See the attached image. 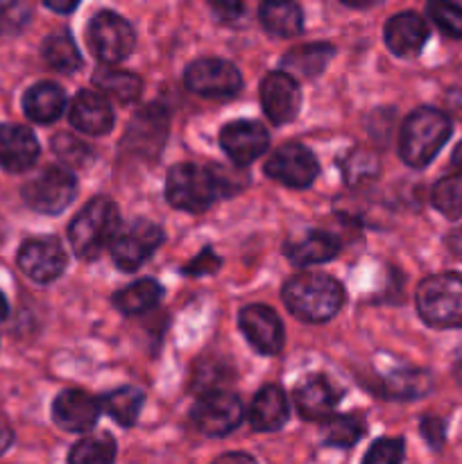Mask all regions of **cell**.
Masks as SVG:
<instances>
[{"instance_id": "obj_1", "label": "cell", "mask_w": 462, "mask_h": 464, "mask_svg": "<svg viewBox=\"0 0 462 464\" xmlns=\"http://www.w3.org/2000/svg\"><path fill=\"white\" fill-rule=\"evenodd\" d=\"M285 308L302 322L320 324L338 315L344 304V288L324 272H302L284 285Z\"/></svg>"}, {"instance_id": "obj_2", "label": "cell", "mask_w": 462, "mask_h": 464, "mask_svg": "<svg viewBox=\"0 0 462 464\" xmlns=\"http://www.w3.org/2000/svg\"><path fill=\"white\" fill-rule=\"evenodd\" d=\"M118 227H120V213H118L116 202L104 195H95L68 227L72 252L82 261H95L111 245Z\"/></svg>"}, {"instance_id": "obj_3", "label": "cell", "mask_w": 462, "mask_h": 464, "mask_svg": "<svg viewBox=\"0 0 462 464\" xmlns=\"http://www.w3.org/2000/svg\"><path fill=\"white\" fill-rule=\"evenodd\" d=\"M451 136V121L444 111L419 107L406 118L399 139V154L410 168H426Z\"/></svg>"}, {"instance_id": "obj_4", "label": "cell", "mask_w": 462, "mask_h": 464, "mask_svg": "<svg viewBox=\"0 0 462 464\" xmlns=\"http://www.w3.org/2000/svg\"><path fill=\"white\" fill-rule=\"evenodd\" d=\"M417 311L421 320L435 329L462 326V276L442 272L424 279L417 288Z\"/></svg>"}, {"instance_id": "obj_5", "label": "cell", "mask_w": 462, "mask_h": 464, "mask_svg": "<svg viewBox=\"0 0 462 464\" xmlns=\"http://www.w3.org/2000/svg\"><path fill=\"white\" fill-rule=\"evenodd\" d=\"M216 177L208 168L195 163H177L166 177V199L170 207L186 213H204L217 199Z\"/></svg>"}, {"instance_id": "obj_6", "label": "cell", "mask_w": 462, "mask_h": 464, "mask_svg": "<svg viewBox=\"0 0 462 464\" xmlns=\"http://www.w3.org/2000/svg\"><path fill=\"white\" fill-rule=\"evenodd\" d=\"M163 238L166 236H163L161 227L152 220H145V218H136L127 225H120L111 245H109L113 263L125 272L139 270L161 247Z\"/></svg>"}, {"instance_id": "obj_7", "label": "cell", "mask_w": 462, "mask_h": 464, "mask_svg": "<svg viewBox=\"0 0 462 464\" xmlns=\"http://www.w3.org/2000/svg\"><path fill=\"white\" fill-rule=\"evenodd\" d=\"M77 195V179L68 168L50 166L23 186V199L32 211L57 216L66 211Z\"/></svg>"}, {"instance_id": "obj_8", "label": "cell", "mask_w": 462, "mask_h": 464, "mask_svg": "<svg viewBox=\"0 0 462 464\" xmlns=\"http://www.w3.org/2000/svg\"><path fill=\"white\" fill-rule=\"evenodd\" d=\"M186 89L199 98L226 100L234 98L243 89V75L238 68L226 59L204 57L195 59L184 72Z\"/></svg>"}, {"instance_id": "obj_9", "label": "cell", "mask_w": 462, "mask_h": 464, "mask_svg": "<svg viewBox=\"0 0 462 464\" xmlns=\"http://www.w3.org/2000/svg\"><path fill=\"white\" fill-rule=\"evenodd\" d=\"M190 417L199 433L208 435V438H225L238 429L245 417V408L234 392L211 390V392L199 394Z\"/></svg>"}, {"instance_id": "obj_10", "label": "cell", "mask_w": 462, "mask_h": 464, "mask_svg": "<svg viewBox=\"0 0 462 464\" xmlns=\"http://www.w3.org/2000/svg\"><path fill=\"white\" fill-rule=\"evenodd\" d=\"M170 130V113L163 104L152 102L134 113L127 127L122 150L131 157L154 159L163 150Z\"/></svg>"}, {"instance_id": "obj_11", "label": "cell", "mask_w": 462, "mask_h": 464, "mask_svg": "<svg viewBox=\"0 0 462 464\" xmlns=\"http://www.w3.org/2000/svg\"><path fill=\"white\" fill-rule=\"evenodd\" d=\"M89 45L102 63H118L134 50V27L118 14L98 12L89 23Z\"/></svg>"}, {"instance_id": "obj_12", "label": "cell", "mask_w": 462, "mask_h": 464, "mask_svg": "<svg viewBox=\"0 0 462 464\" xmlns=\"http://www.w3.org/2000/svg\"><path fill=\"white\" fill-rule=\"evenodd\" d=\"M265 175L288 188H308L320 175V163L306 145L285 143L267 159Z\"/></svg>"}, {"instance_id": "obj_13", "label": "cell", "mask_w": 462, "mask_h": 464, "mask_svg": "<svg viewBox=\"0 0 462 464\" xmlns=\"http://www.w3.org/2000/svg\"><path fill=\"white\" fill-rule=\"evenodd\" d=\"M18 267L36 284H53L66 270V252L57 238H30L18 249Z\"/></svg>"}, {"instance_id": "obj_14", "label": "cell", "mask_w": 462, "mask_h": 464, "mask_svg": "<svg viewBox=\"0 0 462 464\" xmlns=\"http://www.w3.org/2000/svg\"><path fill=\"white\" fill-rule=\"evenodd\" d=\"M238 324L247 343L263 356H276L284 349V324L270 306L249 304L240 311Z\"/></svg>"}, {"instance_id": "obj_15", "label": "cell", "mask_w": 462, "mask_h": 464, "mask_svg": "<svg viewBox=\"0 0 462 464\" xmlns=\"http://www.w3.org/2000/svg\"><path fill=\"white\" fill-rule=\"evenodd\" d=\"M263 111L274 125H285L297 118L302 109V89L297 80L285 71H274L261 82Z\"/></svg>"}, {"instance_id": "obj_16", "label": "cell", "mask_w": 462, "mask_h": 464, "mask_svg": "<svg viewBox=\"0 0 462 464\" xmlns=\"http://www.w3.org/2000/svg\"><path fill=\"white\" fill-rule=\"evenodd\" d=\"M220 145L236 166L245 168L267 152V148H270V134L256 121H236L222 127Z\"/></svg>"}, {"instance_id": "obj_17", "label": "cell", "mask_w": 462, "mask_h": 464, "mask_svg": "<svg viewBox=\"0 0 462 464\" xmlns=\"http://www.w3.org/2000/svg\"><path fill=\"white\" fill-rule=\"evenodd\" d=\"M102 412L100 399L82 392V390H63L53 401L54 424L68 433H89Z\"/></svg>"}, {"instance_id": "obj_18", "label": "cell", "mask_w": 462, "mask_h": 464, "mask_svg": "<svg viewBox=\"0 0 462 464\" xmlns=\"http://www.w3.org/2000/svg\"><path fill=\"white\" fill-rule=\"evenodd\" d=\"M68 121L75 130L89 136H104L113 130V109L104 95L95 91H80L71 100Z\"/></svg>"}, {"instance_id": "obj_19", "label": "cell", "mask_w": 462, "mask_h": 464, "mask_svg": "<svg viewBox=\"0 0 462 464\" xmlns=\"http://www.w3.org/2000/svg\"><path fill=\"white\" fill-rule=\"evenodd\" d=\"M342 399V390L326 379L324 374L308 376L294 392V406L299 415L308 421H322L333 415L335 406Z\"/></svg>"}, {"instance_id": "obj_20", "label": "cell", "mask_w": 462, "mask_h": 464, "mask_svg": "<svg viewBox=\"0 0 462 464\" xmlns=\"http://www.w3.org/2000/svg\"><path fill=\"white\" fill-rule=\"evenodd\" d=\"M39 159V140L23 125H0V166L9 172H25Z\"/></svg>"}, {"instance_id": "obj_21", "label": "cell", "mask_w": 462, "mask_h": 464, "mask_svg": "<svg viewBox=\"0 0 462 464\" xmlns=\"http://www.w3.org/2000/svg\"><path fill=\"white\" fill-rule=\"evenodd\" d=\"M428 41V25L415 12H401L385 23V44L397 57H417Z\"/></svg>"}, {"instance_id": "obj_22", "label": "cell", "mask_w": 462, "mask_h": 464, "mask_svg": "<svg viewBox=\"0 0 462 464\" xmlns=\"http://www.w3.org/2000/svg\"><path fill=\"white\" fill-rule=\"evenodd\" d=\"M249 424L258 433H274L288 421V399L279 385H265L252 399L247 415Z\"/></svg>"}, {"instance_id": "obj_23", "label": "cell", "mask_w": 462, "mask_h": 464, "mask_svg": "<svg viewBox=\"0 0 462 464\" xmlns=\"http://www.w3.org/2000/svg\"><path fill=\"white\" fill-rule=\"evenodd\" d=\"M66 93L54 82H39V84L30 86L23 95V111L30 121L39 122V125H50L57 121L66 109Z\"/></svg>"}, {"instance_id": "obj_24", "label": "cell", "mask_w": 462, "mask_h": 464, "mask_svg": "<svg viewBox=\"0 0 462 464\" xmlns=\"http://www.w3.org/2000/svg\"><path fill=\"white\" fill-rule=\"evenodd\" d=\"M340 240L333 234L322 229H311L297 240H290L285 245V256L294 266H315V263H326L338 256Z\"/></svg>"}, {"instance_id": "obj_25", "label": "cell", "mask_w": 462, "mask_h": 464, "mask_svg": "<svg viewBox=\"0 0 462 464\" xmlns=\"http://www.w3.org/2000/svg\"><path fill=\"white\" fill-rule=\"evenodd\" d=\"M93 84L100 93H104V98L118 104L136 102L140 98V91H143V82L134 72L113 68L111 63H102V66L95 68Z\"/></svg>"}, {"instance_id": "obj_26", "label": "cell", "mask_w": 462, "mask_h": 464, "mask_svg": "<svg viewBox=\"0 0 462 464\" xmlns=\"http://www.w3.org/2000/svg\"><path fill=\"white\" fill-rule=\"evenodd\" d=\"M258 21L265 32L274 36H297L303 30V14L290 0H263L258 7Z\"/></svg>"}, {"instance_id": "obj_27", "label": "cell", "mask_w": 462, "mask_h": 464, "mask_svg": "<svg viewBox=\"0 0 462 464\" xmlns=\"http://www.w3.org/2000/svg\"><path fill=\"white\" fill-rule=\"evenodd\" d=\"M335 50L329 44H306L297 45L290 53L284 54L281 66L293 77H315L326 68V63L333 59Z\"/></svg>"}, {"instance_id": "obj_28", "label": "cell", "mask_w": 462, "mask_h": 464, "mask_svg": "<svg viewBox=\"0 0 462 464\" xmlns=\"http://www.w3.org/2000/svg\"><path fill=\"white\" fill-rule=\"evenodd\" d=\"M163 288L159 281L154 279H140L134 281L127 288L118 290L113 295V306L122 313V315H140V313H148L161 302Z\"/></svg>"}, {"instance_id": "obj_29", "label": "cell", "mask_w": 462, "mask_h": 464, "mask_svg": "<svg viewBox=\"0 0 462 464\" xmlns=\"http://www.w3.org/2000/svg\"><path fill=\"white\" fill-rule=\"evenodd\" d=\"M143 401H145L143 390L125 385V388H118L113 390V392L104 394V397L100 399V406H102V411L107 412L116 424L125 426V429H131V426L139 421Z\"/></svg>"}, {"instance_id": "obj_30", "label": "cell", "mask_w": 462, "mask_h": 464, "mask_svg": "<svg viewBox=\"0 0 462 464\" xmlns=\"http://www.w3.org/2000/svg\"><path fill=\"white\" fill-rule=\"evenodd\" d=\"M43 62L57 72H75L82 66V53L68 32H54L41 45Z\"/></svg>"}, {"instance_id": "obj_31", "label": "cell", "mask_w": 462, "mask_h": 464, "mask_svg": "<svg viewBox=\"0 0 462 464\" xmlns=\"http://www.w3.org/2000/svg\"><path fill=\"white\" fill-rule=\"evenodd\" d=\"M433 381L424 370H397L383 381V394L388 399H419L430 390Z\"/></svg>"}, {"instance_id": "obj_32", "label": "cell", "mask_w": 462, "mask_h": 464, "mask_svg": "<svg viewBox=\"0 0 462 464\" xmlns=\"http://www.w3.org/2000/svg\"><path fill=\"white\" fill-rule=\"evenodd\" d=\"M116 460V440L109 433L89 435L68 453L71 464H109Z\"/></svg>"}, {"instance_id": "obj_33", "label": "cell", "mask_w": 462, "mask_h": 464, "mask_svg": "<svg viewBox=\"0 0 462 464\" xmlns=\"http://www.w3.org/2000/svg\"><path fill=\"white\" fill-rule=\"evenodd\" d=\"M362 435H365V426L351 415L326 417V424L322 426V442L333 449H351Z\"/></svg>"}, {"instance_id": "obj_34", "label": "cell", "mask_w": 462, "mask_h": 464, "mask_svg": "<svg viewBox=\"0 0 462 464\" xmlns=\"http://www.w3.org/2000/svg\"><path fill=\"white\" fill-rule=\"evenodd\" d=\"M433 207L448 220L462 218V175H448L433 186Z\"/></svg>"}, {"instance_id": "obj_35", "label": "cell", "mask_w": 462, "mask_h": 464, "mask_svg": "<svg viewBox=\"0 0 462 464\" xmlns=\"http://www.w3.org/2000/svg\"><path fill=\"white\" fill-rule=\"evenodd\" d=\"M342 170L349 186H362L379 177L380 166L374 154L367 152V150H356L342 161Z\"/></svg>"}, {"instance_id": "obj_36", "label": "cell", "mask_w": 462, "mask_h": 464, "mask_svg": "<svg viewBox=\"0 0 462 464\" xmlns=\"http://www.w3.org/2000/svg\"><path fill=\"white\" fill-rule=\"evenodd\" d=\"M428 18L451 39H462V7L451 0H430L426 5Z\"/></svg>"}, {"instance_id": "obj_37", "label": "cell", "mask_w": 462, "mask_h": 464, "mask_svg": "<svg viewBox=\"0 0 462 464\" xmlns=\"http://www.w3.org/2000/svg\"><path fill=\"white\" fill-rule=\"evenodd\" d=\"M53 152L62 159L63 163L72 168H84L93 161V150L84 140L72 134H57L53 140Z\"/></svg>"}, {"instance_id": "obj_38", "label": "cell", "mask_w": 462, "mask_h": 464, "mask_svg": "<svg viewBox=\"0 0 462 464\" xmlns=\"http://www.w3.org/2000/svg\"><path fill=\"white\" fill-rule=\"evenodd\" d=\"M30 7L25 0H5L0 3V36H12L23 32L30 23Z\"/></svg>"}, {"instance_id": "obj_39", "label": "cell", "mask_w": 462, "mask_h": 464, "mask_svg": "<svg viewBox=\"0 0 462 464\" xmlns=\"http://www.w3.org/2000/svg\"><path fill=\"white\" fill-rule=\"evenodd\" d=\"M403 440H394V438H383L379 442H374L370 447V451L365 453L362 462L367 464H397L403 460Z\"/></svg>"}, {"instance_id": "obj_40", "label": "cell", "mask_w": 462, "mask_h": 464, "mask_svg": "<svg viewBox=\"0 0 462 464\" xmlns=\"http://www.w3.org/2000/svg\"><path fill=\"white\" fill-rule=\"evenodd\" d=\"M220 263H222L220 256H217L211 247H207V249H202V254H199L197 258H193V261L184 267V275H188V276L213 275V272L220 270Z\"/></svg>"}, {"instance_id": "obj_41", "label": "cell", "mask_w": 462, "mask_h": 464, "mask_svg": "<svg viewBox=\"0 0 462 464\" xmlns=\"http://www.w3.org/2000/svg\"><path fill=\"white\" fill-rule=\"evenodd\" d=\"M421 435H424L426 444H428V447H433L435 451H438V449H442L444 438H447V429H444V421L438 420V417H426V420L421 421Z\"/></svg>"}, {"instance_id": "obj_42", "label": "cell", "mask_w": 462, "mask_h": 464, "mask_svg": "<svg viewBox=\"0 0 462 464\" xmlns=\"http://www.w3.org/2000/svg\"><path fill=\"white\" fill-rule=\"evenodd\" d=\"M208 3H211L213 9L225 18H238L240 14L245 12L243 0H208Z\"/></svg>"}, {"instance_id": "obj_43", "label": "cell", "mask_w": 462, "mask_h": 464, "mask_svg": "<svg viewBox=\"0 0 462 464\" xmlns=\"http://www.w3.org/2000/svg\"><path fill=\"white\" fill-rule=\"evenodd\" d=\"M45 5H48L50 9H53V12H57V14H71L72 9L77 7V5L82 3V0H43Z\"/></svg>"}, {"instance_id": "obj_44", "label": "cell", "mask_w": 462, "mask_h": 464, "mask_svg": "<svg viewBox=\"0 0 462 464\" xmlns=\"http://www.w3.org/2000/svg\"><path fill=\"white\" fill-rule=\"evenodd\" d=\"M14 440V433L12 429H9V424L5 420H0V453H5L9 449V444H12Z\"/></svg>"}, {"instance_id": "obj_45", "label": "cell", "mask_w": 462, "mask_h": 464, "mask_svg": "<svg viewBox=\"0 0 462 464\" xmlns=\"http://www.w3.org/2000/svg\"><path fill=\"white\" fill-rule=\"evenodd\" d=\"M340 3H344V5H347V7L367 9V7H374V5L380 3V0H340Z\"/></svg>"}, {"instance_id": "obj_46", "label": "cell", "mask_w": 462, "mask_h": 464, "mask_svg": "<svg viewBox=\"0 0 462 464\" xmlns=\"http://www.w3.org/2000/svg\"><path fill=\"white\" fill-rule=\"evenodd\" d=\"M453 163H456L457 170L462 172V143H457V148L453 150Z\"/></svg>"}, {"instance_id": "obj_47", "label": "cell", "mask_w": 462, "mask_h": 464, "mask_svg": "<svg viewBox=\"0 0 462 464\" xmlns=\"http://www.w3.org/2000/svg\"><path fill=\"white\" fill-rule=\"evenodd\" d=\"M7 313H9V308H7V299H5V295L0 293V322H3L5 317H7Z\"/></svg>"}, {"instance_id": "obj_48", "label": "cell", "mask_w": 462, "mask_h": 464, "mask_svg": "<svg viewBox=\"0 0 462 464\" xmlns=\"http://www.w3.org/2000/svg\"><path fill=\"white\" fill-rule=\"evenodd\" d=\"M0 243H3V236H0Z\"/></svg>"}]
</instances>
